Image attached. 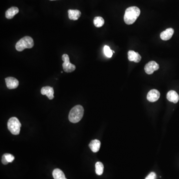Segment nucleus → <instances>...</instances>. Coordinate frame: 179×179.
<instances>
[{
  "label": "nucleus",
  "mask_w": 179,
  "mask_h": 179,
  "mask_svg": "<svg viewBox=\"0 0 179 179\" xmlns=\"http://www.w3.org/2000/svg\"><path fill=\"white\" fill-rule=\"evenodd\" d=\"M140 14V10L137 7H131L126 10L124 21L127 24H132L135 22Z\"/></svg>",
  "instance_id": "obj_1"
},
{
  "label": "nucleus",
  "mask_w": 179,
  "mask_h": 179,
  "mask_svg": "<svg viewBox=\"0 0 179 179\" xmlns=\"http://www.w3.org/2000/svg\"><path fill=\"white\" fill-rule=\"evenodd\" d=\"M84 110L81 105H77L71 109L69 114V120L72 123H77L81 121L84 115Z\"/></svg>",
  "instance_id": "obj_2"
},
{
  "label": "nucleus",
  "mask_w": 179,
  "mask_h": 179,
  "mask_svg": "<svg viewBox=\"0 0 179 179\" xmlns=\"http://www.w3.org/2000/svg\"><path fill=\"white\" fill-rule=\"evenodd\" d=\"M34 46V42L31 37L28 36L23 37L21 38L16 45V50L18 51H22L27 48H32Z\"/></svg>",
  "instance_id": "obj_3"
},
{
  "label": "nucleus",
  "mask_w": 179,
  "mask_h": 179,
  "mask_svg": "<svg viewBox=\"0 0 179 179\" xmlns=\"http://www.w3.org/2000/svg\"><path fill=\"white\" fill-rule=\"evenodd\" d=\"M22 127L21 122L17 117L10 118L7 122V128L13 135H18L20 132Z\"/></svg>",
  "instance_id": "obj_4"
},
{
  "label": "nucleus",
  "mask_w": 179,
  "mask_h": 179,
  "mask_svg": "<svg viewBox=\"0 0 179 179\" xmlns=\"http://www.w3.org/2000/svg\"><path fill=\"white\" fill-rule=\"evenodd\" d=\"M62 60L64 63L62 64L64 71L67 73H71L73 72L76 69V66L75 65L72 64L70 62V59L68 55L64 54L62 55Z\"/></svg>",
  "instance_id": "obj_5"
},
{
  "label": "nucleus",
  "mask_w": 179,
  "mask_h": 179,
  "mask_svg": "<svg viewBox=\"0 0 179 179\" xmlns=\"http://www.w3.org/2000/svg\"><path fill=\"white\" fill-rule=\"evenodd\" d=\"M159 68V66L158 64L154 61L148 62L144 67L145 72L149 75L152 74L154 71H156Z\"/></svg>",
  "instance_id": "obj_6"
},
{
  "label": "nucleus",
  "mask_w": 179,
  "mask_h": 179,
  "mask_svg": "<svg viewBox=\"0 0 179 179\" xmlns=\"http://www.w3.org/2000/svg\"><path fill=\"white\" fill-rule=\"evenodd\" d=\"M160 93L158 91L153 89L149 92L147 96V99L150 102H155L159 99Z\"/></svg>",
  "instance_id": "obj_7"
},
{
  "label": "nucleus",
  "mask_w": 179,
  "mask_h": 179,
  "mask_svg": "<svg viewBox=\"0 0 179 179\" xmlns=\"http://www.w3.org/2000/svg\"><path fill=\"white\" fill-rule=\"evenodd\" d=\"M7 86L9 89H16L18 86L19 82L16 78L9 77L5 79Z\"/></svg>",
  "instance_id": "obj_8"
},
{
  "label": "nucleus",
  "mask_w": 179,
  "mask_h": 179,
  "mask_svg": "<svg viewBox=\"0 0 179 179\" xmlns=\"http://www.w3.org/2000/svg\"><path fill=\"white\" fill-rule=\"evenodd\" d=\"M41 93L43 95H46L49 100H52L54 97V89L49 86L43 87L41 89Z\"/></svg>",
  "instance_id": "obj_9"
},
{
  "label": "nucleus",
  "mask_w": 179,
  "mask_h": 179,
  "mask_svg": "<svg viewBox=\"0 0 179 179\" xmlns=\"http://www.w3.org/2000/svg\"><path fill=\"white\" fill-rule=\"evenodd\" d=\"M174 33V30L172 28H167L165 31L161 32L160 37L163 40H168L170 39Z\"/></svg>",
  "instance_id": "obj_10"
},
{
  "label": "nucleus",
  "mask_w": 179,
  "mask_h": 179,
  "mask_svg": "<svg viewBox=\"0 0 179 179\" xmlns=\"http://www.w3.org/2000/svg\"><path fill=\"white\" fill-rule=\"evenodd\" d=\"M128 58L130 61L138 63L142 59V57L138 53L132 50H130L128 52Z\"/></svg>",
  "instance_id": "obj_11"
},
{
  "label": "nucleus",
  "mask_w": 179,
  "mask_h": 179,
  "mask_svg": "<svg viewBox=\"0 0 179 179\" xmlns=\"http://www.w3.org/2000/svg\"><path fill=\"white\" fill-rule=\"evenodd\" d=\"M167 99L171 102H174L176 104L179 101V96L176 92L175 91H170L167 93Z\"/></svg>",
  "instance_id": "obj_12"
},
{
  "label": "nucleus",
  "mask_w": 179,
  "mask_h": 179,
  "mask_svg": "<svg viewBox=\"0 0 179 179\" xmlns=\"http://www.w3.org/2000/svg\"><path fill=\"white\" fill-rule=\"evenodd\" d=\"M19 12V10L17 7H12L6 12V17L7 19H12Z\"/></svg>",
  "instance_id": "obj_13"
},
{
  "label": "nucleus",
  "mask_w": 179,
  "mask_h": 179,
  "mask_svg": "<svg viewBox=\"0 0 179 179\" xmlns=\"http://www.w3.org/2000/svg\"><path fill=\"white\" fill-rule=\"evenodd\" d=\"M68 17L70 20L76 21L80 17L81 12L80 11L77 10H68Z\"/></svg>",
  "instance_id": "obj_14"
},
{
  "label": "nucleus",
  "mask_w": 179,
  "mask_h": 179,
  "mask_svg": "<svg viewBox=\"0 0 179 179\" xmlns=\"http://www.w3.org/2000/svg\"><path fill=\"white\" fill-rule=\"evenodd\" d=\"M89 147L93 152H97L100 150L101 142L100 140L97 139L92 140L90 143L89 144Z\"/></svg>",
  "instance_id": "obj_15"
},
{
  "label": "nucleus",
  "mask_w": 179,
  "mask_h": 179,
  "mask_svg": "<svg viewBox=\"0 0 179 179\" xmlns=\"http://www.w3.org/2000/svg\"><path fill=\"white\" fill-rule=\"evenodd\" d=\"M52 175L54 179H65L66 178L63 171L59 169H55L54 170Z\"/></svg>",
  "instance_id": "obj_16"
},
{
  "label": "nucleus",
  "mask_w": 179,
  "mask_h": 179,
  "mask_svg": "<svg viewBox=\"0 0 179 179\" xmlns=\"http://www.w3.org/2000/svg\"><path fill=\"white\" fill-rule=\"evenodd\" d=\"M96 173L97 175H102L104 172V165L102 162H97L95 165Z\"/></svg>",
  "instance_id": "obj_17"
},
{
  "label": "nucleus",
  "mask_w": 179,
  "mask_h": 179,
  "mask_svg": "<svg viewBox=\"0 0 179 179\" xmlns=\"http://www.w3.org/2000/svg\"><path fill=\"white\" fill-rule=\"evenodd\" d=\"M105 23L104 18L101 17H96L94 19V25L97 27H102Z\"/></svg>",
  "instance_id": "obj_18"
},
{
  "label": "nucleus",
  "mask_w": 179,
  "mask_h": 179,
  "mask_svg": "<svg viewBox=\"0 0 179 179\" xmlns=\"http://www.w3.org/2000/svg\"><path fill=\"white\" fill-rule=\"evenodd\" d=\"M104 53L106 56L108 58H111L112 56V50H111L110 47L107 45H105L104 48Z\"/></svg>",
  "instance_id": "obj_19"
},
{
  "label": "nucleus",
  "mask_w": 179,
  "mask_h": 179,
  "mask_svg": "<svg viewBox=\"0 0 179 179\" xmlns=\"http://www.w3.org/2000/svg\"><path fill=\"white\" fill-rule=\"evenodd\" d=\"M3 155L5 156V158L6 159L7 161L8 162V163H11L15 159V157L11 154H4Z\"/></svg>",
  "instance_id": "obj_20"
},
{
  "label": "nucleus",
  "mask_w": 179,
  "mask_h": 179,
  "mask_svg": "<svg viewBox=\"0 0 179 179\" xmlns=\"http://www.w3.org/2000/svg\"><path fill=\"white\" fill-rule=\"evenodd\" d=\"M145 179H156V175L154 172H151Z\"/></svg>",
  "instance_id": "obj_21"
},
{
  "label": "nucleus",
  "mask_w": 179,
  "mask_h": 179,
  "mask_svg": "<svg viewBox=\"0 0 179 179\" xmlns=\"http://www.w3.org/2000/svg\"><path fill=\"white\" fill-rule=\"evenodd\" d=\"M2 163L4 165H7V164L9 163L7 161L6 159L5 158V156L4 155H2Z\"/></svg>",
  "instance_id": "obj_22"
},
{
  "label": "nucleus",
  "mask_w": 179,
  "mask_h": 179,
  "mask_svg": "<svg viewBox=\"0 0 179 179\" xmlns=\"http://www.w3.org/2000/svg\"><path fill=\"white\" fill-rule=\"evenodd\" d=\"M50 1H55V0H50Z\"/></svg>",
  "instance_id": "obj_23"
},
{
  "label": "nucleus",
  "mask_w": 179,
  "mask_h": 179,
  "mask_svg": "<svg viewBox=\"0 0 179 179\" xmlns=\"http://www.w3.org/2000/svg\"><path fill=\"white\" fill-rule=\"evenodd\" d=\"M65 179H66V178H65Z\"/></svg>",
  "instance_id": "obj_24"
}]
</instances>
